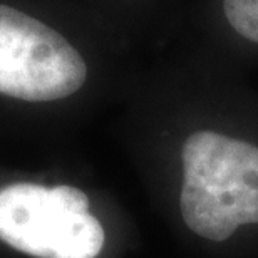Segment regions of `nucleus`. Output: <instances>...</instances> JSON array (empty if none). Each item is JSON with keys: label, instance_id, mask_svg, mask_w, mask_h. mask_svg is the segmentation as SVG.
<instances>
[{"label": "nucleus", "instance_id": "1", "mask_svg": "<svg viewBox=\"0 0 258 258\" xmlns=\"http://www.w3.org/2000/svg\"><path fill=\"white\" fill-rule=\"evenodd\" d=\"M179 211L198 236L225 241L258 223V146L211 129L184 139Z\"/></svg>", "mask_w": 258, "mask_h": 258}, {"label": "nucleus", "instance_id": "2", "mask_svg": "<svg viewBox=\"0 0 258 258\" xmlns=\"http://www.w3.org/2000/svg\"><path fill=\"white\" fill-rule=\"evenodd\" d=\"M0 240L35 258H96L106 233L82 189L14 183L0 188Z\"/></svg>", "mask_w": 258, "mask_h": 258}, {"label": "nucleus", "instance_id": "3", "mask_svg": "<svg viewBox=\"0 0 258 258\" xmlns=\"http://www.w3.org/2000/svg\"><path fill=\"white\" fill-rule=\"evenodd\" d=\"M87 66L57 30L0 4V94L57 101L84 86Z\"/></svg>", "mask_w": 258, "mask_h": 258}, {"label": "nucleus", "instance_id": "4", "mask_svg": "<svg viewBox=\"0 0 258 258\" xmlns=\"http://www.w3.org/2000/svg\"><path fill=\"white\" fill-rule=\"evenodd\" d=\"M221 10L236 35L258 44V0H221Z\"/></svg>", "mask_w": 258, "mask_h": 258}]
</instances>
